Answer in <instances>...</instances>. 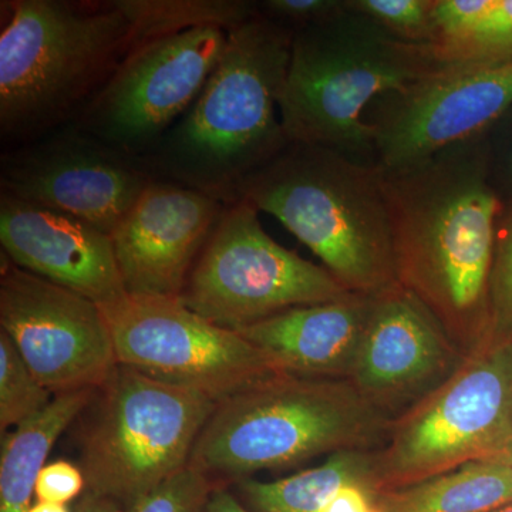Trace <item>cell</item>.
<instances>
[{
    "label": "cell",
    "instance_id": "obj_1",
    "mask_svg": "<svg viewBox=\"0 0 512 512\" xmlns=\"http://www.w3.org/2000/svg\"><path fill=\"white\" fill-rule=\"evenodd\" d=\"M382 175L397 282L470 355L490 342V274L503 205L488 180L484 134Z\"/></svg>",
    "mask_w": 512,
    "mask_h": 512
},
{
    "label": "cell",
    "instance_id": "obj_2",
    "mask_svg": "<svg viewBox=\"0 0 512 512\" xmlns=\"http://www.w3.org/2000/svg\"><path fill=\"white\" fill-rule=\"evenodd\" d=\"M174 32L170 0H2V146L70 126L134 50Z\"/></svg>",
    "mask_w": 512,
    "mask_h": 512
},
{
    "label": "cell",
    "instance_id": "obj_3",
    "mask_svg": "<svg viewBox=\"0 0 512 512\" xmlns=\"http://www.w3.org/2000/svg\"><path fill=\"white\" fill-rule=\"evenodd\" d=\"M292 39L291 28L258 8L228 29L224 55L200 96L143 158L157 180L225 205L239 201V185L289 143L279 101Z\"/></svg>",
    "mask_w": 512,
    "mask_h": 512
},
{
    "label": "cell",
    "instance_id": "obj_4",
    "mask_svg": "<svg viewBox=\"0 0 512 512\" xmlns=\"http://www.w3.org/2000/svg\"><path fill=\"white\" fill-rule=\"evenodd\" d=\"M238 198L281 222L346 291L373 296L399 285L377 165L289 141L239 185Z\"/></svg>",
    "mask_w": 512,
    "mask_h": 512
},
{
    "label": "cell",
    "instance_id": "obj_5",
    "mask_svg": "<svg viewBox=\"0 0 512 512\" xmlns=\"http://www.w3.org/2000/svg\"><path fill=\"white\" fill-rule=\"evenodd\" d=\"M392 419L349 380L276 375L217 404L190 464L225 487L342 451H375Z\"/></svg>",
    "mask_w": 512,
    "mask_h": 512
},
{
    "label": "cell",
    "instance_id": "obj_6",
    "mask_svg": "<svg viewBox=\"0 0 512 512\" xmlns=\"http://www.w3.org/2000/svg\"><path fill=\"white\" fill-rule=\"evenodd\" d=\"M439 70L431 45L403 42L346 5L332 19L293 30L279 101L286 137L375 164L369 107Z\"/></svg>",
    "mask_w": 512,
    "mask_h": 512
},
{
    "label": "cell",
    "instance_id": "obj_7",
    "mask_svg": "<svg viewBox=\"0 0 512 512\" xmlns=\"http://www.w3.org/2000/svg\"><path fill=\"white\" fill-rule=\"evenodd\" d=\"M218 402L207 394L117 366L82 413L86 490L121 510L190 463Z\"/></svg>",
    "mask_w": 512,
    "mask_h": 512
},
{
    "label": "cell",
    "instance_id": "obj_8",
    "mask_svg": "<svg viewBox=\"0 0 512 512\" xmlns=\"http://www.w3.org/2000/svg\"><path fill=\"white\" fill-rule=\"evenodd\" d=\"M512 457V339L490 340L392 421L372 451L376 493L399 490L468 463Z\"/></svg>",
    "mask_w": 512,
    "mask_h": 512
},
{
    "label": "cell",
    "instance_id": "obj_9",
    "mask_svg": "<svg viewBox=\"0 0 512 512\" xmlns=\"http://www.w3.org/2000/svg\"><path fill=\"white\" fill-rule=\"evenodd\" d=\"M248 201L225 205L180 301L222 328L239 330L299 306L349 295L322 265L269 237Z\"/></svg>",
    "mask_w": 512,
    "mask_h": 512
},
{
    "label": "cell",
    "instance_id": "obj_10",
    "mask_svg": "<svg viewBox=\"0 0 512 512\" xmlns=\"http://www.w3.org/2000/svg\"><path fill=\"white\" fill-rule=\"evenodd\" d=\"M100 308L119 365L215 402L282 373L237 330L202 318L180 299L127 293Z\"/></svg>",
    "mask_w": 512,
    "mask_h": 512
},
{
    "label": "cell",
    "instance_id": "obj_11",
    "mask_svg": "<svg viewBox=\"0 0 512 512\" xmlns=\"http://www.w3.org/2000/svg\"><path fill=\"white\" fill-rule=\"evenodd\" d=\"M227 43L228 30L212 23L150 40L124 60L74 126L147 157L198 99Z\"/></svg>",
    "mask_w": 512,
    "mask_h": 512
},
{
    "label": "cell",
    "instance_id": "obj_12",
    "mask_svg": "<svg viewBox=\"0 0 512 512\" xmlns=\"http://www.w3.org/2000/svg\"><path fill=\"white\" fill-rule=\"evenodd\" d=\"M146 161L70 124L0 157V192L62 212L111 237L148 185Z\"/></svg>",
    "mask_w": 512,
    "mask_h": 512
},
{
    "label": "cell",
    "instance_id": "obj_13",
    "mask_svg": "<svg viewBox=\"0 0 512 512\" xmlns=\"http://www.w3.org/2000/svg\"><path fill=\"white\" fill-rule=\"evenodd\" d=\"M5 261L0 330L36 379L55 397L103 386L119 363L100 306Z\"/></svg>",
    "mask_w": 512,
    "mask_h": 512
},
{
    "label": "cell",
    "instance_id": "obj_14",
    "mask_svg": "<svg viewBox=\"0 0 512 512\" xmlns=\"http://www.w3.org/2000/svg\"><path fill=\"white\" fill-rule=\"evenodd\" d=\"M511 106L512 63L443 67L373 103L365 121L375 165L402 170L483 136Z\"/></svg>",
    "mask_w": 512,
    "mask_h": 512
},
{
    "label": "cell",
    "instance_id": "obj_15",
    "mask_svg": "<svg viewBox=\"0 0 512 512\" xmlns=\"http://www.w3.org/2000/svg\"><path fill=\"white\" fill-rule=\"evenodd\" d=\"M464 359L433 313L396 285L373 295L348 380L394 420L453 375Z\"/></svg>",
    "mask_w": 512,
    "mask_h": 512
},
{
    "label": "cell",
    "instance_id": "obj_16",
    "mask_svg": "<svg viewBox=\"0 0 512 512\" xmlns=\"http://www.w3.org/2000/svg\"><path fill=\"white\" fill-rule=\"evenodd\" d=\"M224 210L185 185H148L111 234L128 295L180 299Z\"/></svg>",
    "mask_w": 512,
    "mask_h": 512
},
{
    "label": "cell",
    "instance_id": "obj_17",
    "mask_svg": "<svg viewBox=\"0 0 512 512\" xmlns=\"http://www.w3.org/2000/svg\"><path fill=\"white\" fill-rule=\"evenodd\" d=\"M0 244L13 265L97 305L127 295L113 239L70 215L0 192Z\"/></svg>",
    "mask_w": 512,
    "mask_h": 512
},
{
    "label": "cell",
    "instance_id": "obj_18",
    "mask_svg": "<svg viewBox=\"0 0 512 512\" xmlns=\"http://www.w3.org/2000/svg\"><path fill=\"white\" fill-rule=\"evenodd\" d=\"M373 296L349 293L335 301L299 306L239 329L279 372L308 379L348 380Z\"/></svg>",
    "mask_w": 512,
    "mask_h": 512
},
{
    "label": "cell",
    "instance_id": "obj_19",
    "mask_svg": "<svg viewBox=\"0 0 512 512\" xmlns=\"http://www.w3.org/2000/svg\"><path fill=\"white\" fill-rule=\"evenodd\" d=\"M96 392L97 389H87L60 394L42 413L3 434L0 512H29L37 478L50 451L63 431L82 416Z\"/></svg>",
    "mask_w": 512,
    "mask_h": 512
},
{
    "label": "cell",
    "instance_id": "obj_20",
    "mask_svg": "<svg viewBox=\"0 0 512 512\" xmlns=\"http://www.w3.org/2000/svg\"><path fill=\"white\" fill-rule=\"evenodd\" d=\"M512 503V463L484 460L373 495L382 512H488Z\"/></svg>",
    "mask_w": 512,
    "mask_h": 512
},
{
    "label": "cell",
    "instance_id": "obj_21",
    "mask_svg": "<svg viewBox=\"0 0 512 512\" xmlns=\"http://www.w3.org/2000/svg\"><path fill=\"white\" fill-rule=\"evenodd\" d=\"M239 490L255 512H320L348 485L373 491L372 451H342L325 463L275 481L244 478Z\"/></svg>",
    "mask_w": 512,
    "mask_h": 512
},
{
    "label": "cell",
    "instance_id": "obj_22",
    "mask_svg": "<svg viewBox=\"0 0 512 512\" xmlns=\"http://www.w3.org/2000/svg\"><path fill=\"white\" fill-rule=\"evenodd\" d=\"M431 49L441 69L512 63V0H493L467 35Z\"/></svg>",
    "mask_w": 512,
    "mask_h": 512
},
{
    "label": "cell",
    "instance_id": "obj_23",
    "mask_svg": "<svg viewBox=\"0 0 512 512\" xmlns=\"http://www.w3.org/2000/svg\"><path fill=\"white\" fill-rule=\"evenodd\" d=\"M55 399L49 390L40 384L32 370L26 365L18 349L3 330H0V429L22 426Z\"/></svg>",
    "mask_w": 512,
    "mask_h": 512
},
{
    "label": "cell",
    "instance_id": "obj_24",
    "mask_svg": "<svg viewBox=\"0 0 512 512\" xmlns=\"http://www.w3.org/2000/svg\"><path fill=\"white\" fill-rule=\"evenodd\" d=\"M346 5L403 42L414 45L436 43L434 0H346Z\"/></svg>",
    "mask_w": 512,
    "mask_h": 512
},
{
    "label": "cell",
    "instance_id": "obj_25",
    "mask_svg": "<svg viewBox=\"0 0 512 512\" xmlns=\"http://www.w3.org/2000/svg\"><path fill=\"white\" fill-rule=\"evenodd\" d=\"M218 487L222 485L188 463L121 512H204Z\"/></svg>",
    "mask_w": 512,
    "mask_h": 512
},
{
    "label": "cell",
    "instance_id": "obj_26",
    "mask_svg": "<svg viewBox=\"0 0 512 512\" xmlns=\"http://www.w3.org/2000/svg\"><path fill=\"white\" fill-rule=\"evenodd\" d=\"M490 319V340L512 339V200L503 201L495 225Z\"/></svg>",
    "mask_w": 512,
    "mask_h": 512
},
{
    "label": "cell",
    "instance_id": "obj_27",
    "mask_svg": "<svg viewBox=\"0 0 512 512\" xmlns=\"http://www.w3.org/2000/svg\"><path fill=\"white\" fill-rule=\"evenodd\" d=\"M488 180L503 201L512 200V106L484 133Z\"/></svg>",
    "mask_w": 512,
    "mask_h": 512
},
{
    "label": "cell",
    "instance_id": "obj_28",
    "mask_svg": "<svg viewBox=\"0 0 512 512\" xmlns=\"http://www.w3.org/2000/svg\"><path fill=\"white\" fill-rule=\"evenodd\" d=\"M255 3L266 18L292 30L325 22L346 9L345 0H261Z\"/></svg>",
    "mask_w": 512,
    "mask_h": 512
},
{
    "label": "cell",
    "instance_id": "obj_29",
    "mask_svg": "<svg viewBox=\"0 0 512 512\" xmlns=\"http://www.w3.org/2000/svg\"><path fill=\"white\" fill-rule=\"evenodd\" d=\"M493 0H434L433 18L437 40L434 45L453 42L467 35L490 10Z\"/></svg>",
    "mask_w": 512,
    "mask_h": 512
},
{
    "label": "cell",
    "instance_id": "obj_30",
    "mask_svg": "<svg viewBox=\"0 0 512 512\" xmlns=\"http://www.w3.org/2000/svg\"><path fill=\"white\" fill-rule=\"evenodd\" d=\"M86 478L82 468L69 461L57 460L46 464L37 478L35 495L42 503L64 504L82 497Z\"/></svg>",
    "mask_w": 512,
    "mask_h": 512
},
{
    "label": "cell",
    "instance_id": "obj_31",
    "mask_svg": "<svg viewBox=\"0 0 512 512\" xmlns=\"http://www.w3.org/2000/svg\"><path fill=\"white\" fill-rule=\"evenodd\" d=\"M372 491L360 485L342 488L320 512H367L373 507Z\"/></svg>",
    "mask_w": 512,
    "mask_h": 512
},
{
    "label": "cell",
    "instance_id": "obj_32",
    "mask_svg": "<svg viewBox=\"0 0 512 512\" xmlns=\"http://www.w3.org/2000/svg\"><path fill=\"white\" fill-rule=\"evenodd\" d=\"M73 512H121V507L109 498L100 497L86 490L74 505Z\"/></svg>",
    "mask_w": 512,
    "mask_h": 512
},
{
    "label": "cell",
    "instance_id": "obj_33",
    "mask_svg": "<svg viewBox=\"0 0 512 512\" xmlns=\"http://www.w3.org/2000/svg\"><path fill=\"white\" fill-rule=\"evenodd\" d=\"M204 512H255L248 510L244 505L239 503L237 497H234L227 488L218 487L212 494L210 503Z\"/></svg>",
    "mask_w": 512,
    "mask_h": 512
},
{
    "label": "cell",
    "instance_id": "obj_34",
    "mask_svg": "<svg viewBox=\"0 0 512 512\" xmlns=\"http://www.w3.org/2000/svg\"><path fill=\"white\" fill-rule=\"evenodd\" d=\"M29 512H72L69 510V507L64 504H52V503H42V501H37V504L32 505L30 507Z\"/></svg>",
    "mask_w": 512,
    "mask_h": 512
},
{
    "label": "cell",
    "instance_id": "obj_35",
    "mask_svg": "<svg viewBox=\"0 0 512 512\" xmlns=\"http://www.w3.org/2000/svg\"><path fill=\"white\" fill-rule=\"evenodd\" d=\"M488 512H512V503L503 505V507L495 508V510Z\"/></svg>",
    "mask_w": 512,
    "mask_h": 512
},
{
    "label": "cell",
    "instance_id": "obj_36",
    "mask_svg": "<svg viewBox=\"0 0 512 512\" xmlns=\"http://www.w3.org/2000/svg\"><path fill=\"white\" fill-rule=\"evenodd\" d=\"M367 512H382V511L376 510V508H373V507H372V508H370V510H369V511H367Z\"/></svg>",
    "mask_w": 512,
    "mask_h": 512
},
{
    "label": "cell",
    "instance_id": "obj_37",
    "mask_svg": "<svg viewBox=\"0 0 512 512\" xmlns=\"http://www.w3.org/2000/svg\"><path fill=\"white\" fill-rule=\"evenodd\" d=\"M508 461H510V463H512V457H511V458H510V460H508Z\"/></svg>",
    "mask_w": 512,
    "mask_h": 512
}]
</instances>
